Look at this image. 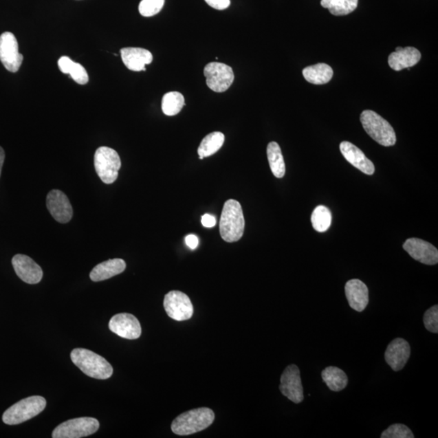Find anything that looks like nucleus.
Instances as JSON below:
<instances>
[{
  "mask_svg": "<svg viewBox=\"0 0 438 438\" xmlns=\"http://www.w3.org/2000/svg\"><path fill=\"white\" fill-rule=\"evenodd\" d=\"M424 327L428 331L438 333V306H432L428 309L424 315Z\"/></svg>",
  "mask_w": 438,
  "mask_h": 438,
  "instance_id": "nucleus-32",
  "label": "nucleus"
},
{
  "mask_svg": "<svg viewBox=\"0 0 438 438\" xmlns=\"http://www.w3.org/2000/svg\"><path fill=\"white\" fill-rule=\"evenodd\" d=\"M126 269L124 260L120 259H111L98 264L90 272V279L94 282L104 281L121 273Z\"/></svg>",
  "mask_w": 438,
  "mask_h": 438,
  "instance_id": "nucleus-21",
  "label": "nucleus"
},
{
  "mask_svg": "<svg viewBox=\"0 0 438 438\" xmlns=\"http://www.w3.org/2000/svg\"><path fill=\"white\" fill-rule=\"evenodd\" d=\"M165 0H142L139 4V12L146 17L155 16L164 8Z\"/></svg>",
  "mask_w": 438,
  "mask_h": 438,
  "instance_id": "nucleus-31",
  "label": "nucleus"
},
{
  "mask_svg": "<svg viewBox=\"0 0 438 438\" xmlns=\"http://www.w3.org/2000/svg\"><path fill=\"white\" fill-rule=\"evenodd\" d=\"M224 141L225 135L222 133L214 132L208 134L198 147L199 159L203 160L204 157L215 155L222 148Z\"/></svg>",
  "mask_w": 438,
  "mask_h": 438,
  "instance_id": "nucleus-25",
  "label": "nucleus"
},
{
  "mask_svg": "<svg viewBox=\"0 0 438 438\" xmlns=\"http://www.w3.org/2000/svg\"><path fill=\"white\" fill-rule=\"evenodd\" d=\"M71 360L87 376L96 379L110 378L113 368L102 356L92 351L76 349L71 352Z\"/></svg>",
  "mask_w": 438,
  "mask_h": 438,
  "instance_id": "nucleus-3",
  "label": "nucleus"
},
{
  "mask_svg": "<svg viewBox=\"0 0 438 438\" xmlns=\"http://www.w3.org/2000/svg\"><path fill=\"white\" fill-rule=\"evenodd\" d=\"M12 264L17 276L26 283L37 284L43 278L42 268L28 256L17 254L13 256Z\"/></svg>",
  "mask_w": 438,
  "mask_h": 438,
  "instance_id": "nucleus-15",
  "label": "nucleus"
},
{
  "mask_svg": "<svg viewBox=\"0 0 438 438\" xmlns=\"http://www.w3.org/2000/svg\"><path fill=\"white\" fill-rule=\"evenodd\" d=\"M47 206L50 213L58 223H69L74 215L69 197L57 189L47 194Z\"/></svg>",
  "mask_w": 438,
  "mask_h": 438,
  "instance_id": "nucleus-14",
  "label": "nucleus"
},
{
  "mask_svg": "<svg viewBox=\"0 0 438 438\" xmlns=\"http://www.w3.org/2000/svg\"><path fill=\"white\" fill-rule=\"evenodd\" d=\"M205 1L208 6L217 9V10H224V9H227L230 6V4H231L230 0H205Z\"/></svg>",
  "mask_w": 438,
  "mask_h": 438,
  "instance_id": "nucleus-33",
  "label": "nucleus"
},
{
  "mask_svg": "<svg viewBox=\"0 0 438 438\" xmlns=\"http://www.w3.org/2000/svg\"><path fill=\"white\" fill-rule=\"evenodd\" d=\"M410 347L408 341L397 338L388 345L385 360L395 372L403 369L410 358Z\"/></svg>",
  "mask_w": 438,
  "mask_h": 438,
  "instance_id": "nucleus-16",
  "label": "nucleus"
},
{
  "mask_svg": "<svg viewBox=\"0 0 438 438\" xmlns=\"http://www.w3.org/2000/svg\"><path fill=\"white\" fill-rule=\"evenodd\" d=\"M345 294L352 309L363 311L369 305V289L360 279H351L346 283Z\"/></svg>",
  "mask_w": 438,
  "mask_h": 438,
  "instance_id": "nucleus-17",
  "label": "nucleus"
},
{
  "mask_svg": "<svg viewBox=\"0 0 438 438\" xmlns=\"http://www.w3.org/2000/svg\"><path fill=\"white\" fill-rule=\"evenodd\" d=\"M206 85L217 93H223L231 87L234 76L231 67L219 62H211L204 69Z\"/></svg>",
  "mask_w": 438,
  "mask_h": 438,
  "instance_id": "nucleus-8",
  "label": "nucleus"
},
{
  "mask_svg": "<svg viewBox=\"0 0 438 438\" xmlns=\"http://www.w3.org/2000/svg\"><path fill=\"white\" fill-rule=\"evenodd\" d=\"M412 430L403 424H392L382 433V438H414Z\"/></svg>",
  "mask_w": 438,
  "mask_h": 438,
  "instance_id": "nucleus-30",
  "label": "nucleus"
},
{
  "mask_svg": "<svg viewBox=\"0 0 438 438\" xmlns=\"http://www.w3.org/2000/svg\"><path fill=\"white\" fill-rule=\"evenodd\" d=\"M333 72L331 66L327 64L315 65L305 67L303 70L304 78L308 83L314 85L327 84L333 78Z\"/></svg>",
  "mask_w": 438,
  "mask_h": 438,
  "instance_id": "nucleus-23",
  "label": "nucleus"
},
{
  "mask_svg": "<svg viewBox=\"0 0 438 438\" xmlns=\"http://www.w3.org/2000/svg\"><path fill=\"white\" fill-rule=\"evenodd\" d=\"M4 159H6V153H4L3 149L0 146V175H1Z\"/></svg>",
  "mask_w": 438,
  "mask_h": 438,
  "instance_id": "nucleus-36",
  "label": "nucleus"
},
{
  "mask_svg": "<svg viewBox=\"0 0 438 438\" xmlns=\"http://www.w3.org/2000/svg\"><path fill=\"white\" fill-rule=\"evenodd\" d=\"M359 0H322L320 4L329 9L333 16H346L354 12L358 6Z\"/></svg>",
  "mask_w": 438,
  "mask_h": 438,
  "instance_id": "nucleus-27",
  "label": "nucleus"
},
{
  "mask_svg": "<svg viewBox=\"0 0 438 438\" xmlns=\"http://www.w3.org/2000/svg\"><path fill=\"white\" fill-rule=\"evenodd\" d=\"M23 60L15 35L11 32L0 35V61L6 69L11 72H17L20 69Z\"/></svg>",
  "mask_w": 438,
  "mask_h": 438,
  "instance_id": "nucleus-11",
  "label": "nucleus"
},
{
  "mask_svg": "<svg viewBox=\"0 0 438 438\" xmlns=\"http://www.w3.org/2000/svg\"><path fill=\"white\" fill-rule=\"evenodd\" d=\"M120 54L124 65L131 71H146V65L153 61L152 54L146 49L125 47L121 50Z\"/></svg>",
  "mask_w": 438,
  "mask_h": 438,
  "instance_id": "nucleus-19",
  "label": "nucleus"
},
{
  "mask_svg": "<svg viewBox=\"0 0 438 438\" xmlns=\"http://www.w3.org/2000/svg\"><path fill=\"white\" fill-rule=\"evenodd\" d=\"M360 122L370 137L382 146H392L396 143L394 129L376 112L369 110L363 111L360 116Z\"/></svg>",
  "mask_w": 438,
  "mask_h": 438,
  "instance_id": "nucleus-4",
  "label": "nucleus"
},
{
  "mask_svg": "<svg viewBox=\"0 0 438 438\" xmlns=\"http://www.w3.org/2000/svg\"><path fill=\"white\" fill-rule=\"evenodd\" d=\"M340 151L349 164L362 171L364 174L372 175L374 173L375 166L372 161H370L355 144L342 142L340 144Z\"/></svg>",
  "mask_w": 438,
  "mask_h": 438,
  "instance_id": "nucleus-18",
  "label": "nucleus"
},
{
  "mask_svg": "<svg viewBox=\"0 0 438 438\" xmlns=\"http://www.w3.org/2000/svg\"><path fill=\"white\" fill-rule=\"evenodd\" d=\"M279 390L289 400L300 404L304 400V388L302 386L300 372L295 364L287 366L280 378Z\"/></svg>",
  "mask_w": 438,
  "mask_h": 438,
  "instance_id": "nucleus-10",
  "label": "nucleus"
},
{
  "mask_svg": "<svg viewBox=\"0 0 438 438\" xmlns=\"http://www.w3.org/2000/svg\"><path fill=\"white\" fill-rule=\"evenodd\" d=\"M185 242H186L188 247L193 250H196L198 245H199V239H198L195 234H188V236L185 238Z\"/></svg>",
  "mask_w": 438,
  "mask_h": 438,
  "instance_id": "nucleus-35",
  "label": "nucleus"
},
{
  "mask_svg": "<svg viewBox=\"0 0 438 438\" xmlns=\"http://www.w3.org/2000/svg\"><path fill=\"white\" fill-rule=\"evenodd\" d=\"M404 250L415 261L424 265H433L438 263L437 248L430 243L418 238L406 239Z\"/></svg>",
  "mask_w": 438,
  "mask_h": 438,
  "instance_id": "nucleus-13",
  "label": "nucleus"
},
{
  "mask_svg": "<svg viewBox=\"0 0 438 438\" xmlns=\"http://www.w3.org/2000/svg\"><path fill=\"white\" fill-rule=\"evenodd\" d=\"M213 410L200 408L180 414L171 424V430L176 435L187 436L205 430L215 421Z\"/></svg>",
  "mask_w": 438,
  "mask_h": 438,
  "instance_id": "nucleus-2",
  "label": "nucleus"
},
{
  "mask_svg": "<svg viewBox=\"0 0 438 438\" xmlns=\"http://www.w3.org/2000/svg\"><path fill=\"white\" fill-rule=\"evenodd\" d=\"M164 306L171 318L183 322L193 315V305L189 297L179 291H171L164 297Z\"/></svg>",
  "mask_w": 438,
  "mask_h": 438,
  "instance_id": "nucleus-9",
  "label": "nucleus"
},
{
  "mask_svg": "<svg viewBox=\"0 0 438 438\" xmlns=\"http://www.w3.org/2000/svg\"><path fill=\"white\" fill-rule=\"evenodd\" d=\"M245 220L241 203L230 199L225 202L219 223V232L223 241H239L245 232Z\"/></svg>",
  "mask_w": 438,
  "mask_h": 438,
  "instance_id": "nucleus-1",
  "label": "nucleus"
},
{
  "mask_svg": "<svg viewBox=\"0 0 438 438\" xmlns=\"http://www.w3.org/2000/svg\"><path fill=\"white\" fill-rule=\"evenodd\" d=\"M58 69L65 74H70L71 78L79 85L89 83V75L85 67L72 61L69 57L62 56L58 61Z\"/></svg>",
  "mask_w": 438,
  "mask_h": 438,
  "instance_id": "nucleus-22",
  "label": "nucleus"
},
{
  "mask_svg": "<svg viewBox=\"0 0 438 438\" xmlns=\"http://www.w3.org/2000/svg\"><path fill=\"white\" fill-rule=\"evenodd\" d=\"M184 105V97L179 92L166 93L162 98V110L166 116H173L179 114Z\"/></svg>",
  "mask_w": 438,
  "mask_h": 438,
  "instance_id": "nucleus-28",
  "label": "nucleus"
},
{
  "mask_svg": "<svg viewBox=\"0 0 438 438\" xmlns=\"http://www.w3.org/2000/svg\"><path fill=\"white\" fill-rule=\"evenodd\" d=\"M322 377L325 383L332 391H341L344 390L349 383L347 374L342 369L337 367H327L322 373Z\"/></svg>",
  "mask_w": 438,
  "mask_h": 438,
  "instance_id": "nucleus-24",
  "label": "nucleus"
},
{
  "mask_svg": "<svg viewBox=\"0 0 438 438\" xmlns=\"http://www.w3.org/2000/svg\"><path fill=\"white\" fill-rule=\"evenodd\" d=\"M421 54L414 47H397L388 58V64L393 70L401 71L418 64Z\"/></svg>",
  "mask_w": 438,
  "mask_h": 438,
  "instance_id": "nucleus-20",
  "label": "nucleus"
},
{
  "mask_svg": "<svg viewBox=\"0 0 438 438\" xmlns=\"http://www.w3.org/2000/svg\"><path fill=\"white\" fill-rule=\"evenodd\" d=\"M332 215L327 207L318 206L311 216V223L314 228L318 232H325L331 227Z\"/></svg>",
  "mask_w": 438,
  "mask_h": 438,
  "instance_id": "nucleus-29",
  "label": "nucleus"
},
{
  "mask_svg": "<svg viewBox=\"0 0 438 438\" xmlns=\"http://www.w3.org/2000/svg\"><path fill=\"white\" fill-rule=\"evenodd\" d=\"M94 168L103 183H114L118 178L121 168L118 153L109 147H99L94 155Z\"/></svg>",
  "mask_w": 438,
  "mask_h": 438,
  "instance_id": "nucleus-6",
  "label": "nucleus"
},
{
  "mask_svg": "<svg viewBox=\"0 0 438 438\" xmlns=\"http://www.w3.org/2000/svg\"><path fill=\"white\" fill-rule=\"evenodd\" d=\"M109 329L116 335L127 340H137L142 336L141 324L133 314L124 313L112 317Z\"/></svg>",
  "mask_w": 438,
  "mask_h": 438,
  "instance_id": "nucleus-12",
  "label": "nucleus"
},
{
  "mask_svg": "<svg viewBox=\"0 0 438 438\" xmlns=\"http://www.w3.org/2000/svg\"><path fill=\"white\" fill-rule=\"evenodd\" d=\"M267 157L270 170L277 178H283L286 173L285 162L279 144L277 142H270L267 146Z\"/></svg>",
  "mask_w": 438,
  "mask_h": 438,
  "instance_id": "nucleus-26",
  "label": "nucleus"
},
{
  "mask_svg": "<svg viewBox=\"0 0 438 438\" xmlns=\"http://www.w3.org/2000/svg\"><path fill=\"white\" fill-rule=\"evenodd\" d=\"M201 223L205 228H214L216 225V219L213 215L206 214L201 217Z\"/></svg>",
  "mask_w": 438,
  "mask_h": 438,
  "instance_id": "nucleus-34",
  "label": "nucleus"
},
{
  "mask_svg": "<svg viewBox=\"0 0 438 438\" xmlns=\"http://www.w3.org/2000/svg\"><path fill=\"white\" fill-rule=\"evenodd\" d=\"M99 428L97 419L80 417L69 419L57 426L52 432L53 438H80L94 435Z\"/></svg>",
  "mask_w": 438,
  "mask_h": 438,
  "instance_id": "nucleus-7",
  "label": "nucleus"
},
{
  "mask_svg": "<svg viewBox=\"0 0 438 438\" xmlns=\"http://www.w3.org/2000/svg\"><path fill=\"white\" fill-rule=\"evenodd\" d=\"M47 401L42 396H31L12 405L3 415V421L15 426L38 415L46 408Z\"/></svg>",
  "mask_w": 438,
  "mask_h": 438,
  "instance_id": "nucleus-5",
  "label": "nucleus"
}]
</instances>
